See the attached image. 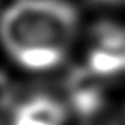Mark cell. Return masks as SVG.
I'll use <instances>...</instances> for the list:
<instances>
[{"mask_svg":"<svg viewBox=\"0 0 125 125\" xmlns=\"http://www.w3.org/2000/svg\"><path fill=\"white\" fill-rule=\"evenodd\" d=\"M86 14L125 16V0H78Z\"/></svg>","mask_w":125,"mask_h":125,"instance_id":"obj_4","label":"cell"},{"mask_svg":"<svg viewBox=\"0 0 125 125\" xmlns=\"http://www.w3.org/2000/svg\"><path fill=\"white\" fill-rule=\"evenodd\" d=\"M74 65L123 92L125 16L88 14Z\"/></svg>","mask_w":125,"mask_h":125,"instance_id":"obj_2","label":"cell"},{"mask_svg":"<svg viewBox=\"0 0 125 125\" xmlns=\"http://www.w3.org/2000/svg\"><path fill=\"white\" fill-rule=\"evenodd\" d=\"M111 125H125V90L118 97V102L113 107V120Z\"/></svg>","mask_w":125,"mask_h":125,"instance_id":"obj_5","label":"cell"},{"mask_svg":"<svg viewBox=\"0 0 125 125\" xmlns=\"http://www.w3.org/2000/svg\"><path fill=\"white\" fill-rule=\"evenodd\" d=\"M86 18L78 0H7L0 53L27 78L58 79L76 62Z\"/></svg>","mask_w":125,"mask_h":125,"instance_id":"obj_1","label":"cell"},{"mask_svg":"<svg viewBox=\"0 0 125 125\" xmlns=\"http://www.w3.org/2000/svg\"><path fill=\"white\" fill-rule=\"evenodd\" d=\"M72 115L56 90H37L16 102L9 125H71Z\"/></svg>","mask_w":125,"mask_h":125,"instance_id":"obj_3","label":"cell"}]
</instances>
